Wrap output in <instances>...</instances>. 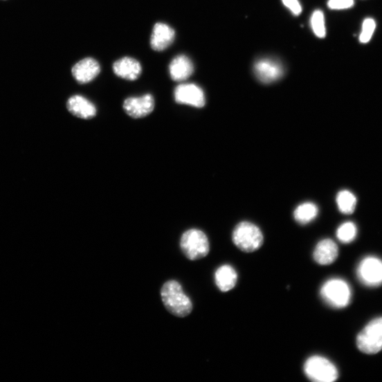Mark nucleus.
<instances>
[{
    "mask_svg": "<svg viewBox=\"0 0 382 382\" xmlns=\"http://www.w3.org/2000/svg\"><path fill=\"white\" fill-rule=\"evenodd\" d=\"M164 306L172 315L183 318L193 311V303L184 293L181 284L174 280L164 284L161 289Z\"/></svg>",
    "mask_w": 382,
    "mask_h": 382,
    "instance_id": "obj_1",
    "label": "nucleus"
},
{
    "mask_svg": "<svg viewBox=\"0 0 382 382\" xmlns=\"http://www.w3.org/2000/svg\"><path fill=\"white\" fill-rule=\"evenodd\" d=\"M180 246L185 257L190 261L203 259L210 252L208 237L203 231L197 229L185 232L181 237Z\"/></svg>",
    "mask_w": 382,
    "mask_h": 382,
    "instance_id": "obj_2",
    "label": "nucleus"
},
{
    "mask_svg": "<svg viewBox=\"0 0 382 382\" xmlns=\"http://www.w3.org/2000/svg\"><path fill=\"white\" fill-rule=\"evenodd\" d=\"M233 239L236 246L246 253L259 250L264 242L262 230L249 221H242L237 226Z\"/></svg>",
    "mask_w": 382,
    "mask_h": 382,
    "instance_id": "obj_3",
    "label": "nucleus"
},
{
    "mask_svg": "<svg viewBox=\"0 0 382 382\" xmlns=\"http://www.w3.org/2000/svg\"><path fill=\"white\" fill-rule=\"evenodd\" d=\"M320 294L328 305L336 309L347 307L352 300V290L349 284L340 278H332L325 282Z\"/></svg>",
    "mask_w": 382,
    "mask_h": 382,
    "instance_id": "obj_4",
    "label": "nucleus"
},
{
    "mask_svg": "<svg viewBox=\"0 0 382 382\" xmlns=\"http://www.w3.org/2000/svg\"><path fill=\"white\" fill-rule=\"evenodd\" d=\"M307 377L314 382H333L338 378V372L334 363L320 356L309 358L304 365Z\"/></svg>",
    "mask_w": 382,
    "mask_h": 382,
    "instance_id": "obj_5",
    "label": "nucleus"
},
{
    "mask_svg": "<svg viewBox=\"0 0 382 382\" xmlns=\"http://www.w3.org/2000/svg\"><path fill=\"white\" fill-rule=\"evenodd\" d=\"M357 345L363 353L376 354L382 349V317L374 318L358 334Z\"/></svg>",
    "mask_w": 382,
    "mask_h": 382,
    "instance_id": "obj_6",
    "label": "nucleus"
},
{
    "mask_svg": "<svg viewBox=\"0 0 382 382\" xmlns=\"http://www.w3.org/2000/svg\"><path fill=\"white\" fill-rule=\"evenodd\" d=\"M174 100L179 104L202 108L206 104L203 89L195 84H181L174 90Z\"/></svg>",
    "mask_w": 382,
    "mask_h": 382,
    "instance_id": "obj_7",
    "label": "nucleus"
},
{
    "mask_svg": "<svg viewBox=\"0 0 382 382\" xmlns=\"http://www.w3.org/2000/svg\"><path fill=\"white\" fill-rule=\"evenodd\" d=\"M357 274L364 284L376 286L382 284V261L376 257H368L358 265Z\"/></svg>",
    "mask_w": 382,
    "mask_h": 382,
    "instance_id": "obj_8",
    "label": "nucleus"
},
{
    "mask_svg": "<svg viewBox=\"0 0 382 382\" xmlns=\"http://www.w3.org/2000/svg\"><path fill=\"white\" fill-rule=\"evenodd\" d=\"M123 109L126 113L134 118H141L149 115L154 109V100L149 93L140 98H130L125 100Z\"/></svg>",
    "mask_w": 382,
    "mask_h": 382,
    "instance_id": "obj_9",
    "label": "nucleus"
},
{
    "mask_svg": "<svg viewBox=\"0 0 382 382\" xmlns=\"http://www.w3.org/2000/svg\"><path fill=\"white\" fill-rule=\"evenodd\" d=\"M101 72V67L98 60L87 57L75 64L72 73L76 81L86 84L93 81Z\"/></svg>",
    "mask_w": 382,
    "mask_h": 382,
    "instance_id": "obj_10",
    "label": "nucleus"
},
{
    "mask_svg": "<svg viewBox=\"0 0 382 382\" xmlns=\"http://www.w3.org/2000/svg\"><path fill=\"white\" fill-rule=\"evenodd\" d=\"M175 30L164 23H156L152 31L150 39L152 48L155 51H163L174 42Z\"/></svg>",
    "mask_w": 382,
    "mask_h": 382,
    "instance_id": "obj_11",
    "label": "nucleus"
},
{
    "mask_svg": "<svg viewBox=\"0 0 382 382\" xmlns=\"http://www.w3.org/2000/svg\"><path fill=\"white\" fill-rule=\"evenodd\" d=\"M255 75L264 83H271L279 80L283 74L280 63L270 59H262L254 66Z\"/></svg>",
    "mask_w": 382,
    "mask_h": 382,
    "instance_id": "obj_12",
    "label": "nucleus"
},
{
    "mask_svg": "<svg viewBox=\"0 0 382 382\" xmlns=\"http://www.w3.org/2000/svg\"><path fill=\"white\" fill-rule=\"evenodd\" d=\"M113 70L118 77L129 81L138 80L142 73L140 63L131 57H124L116 61Z\"/></svg>",
    "mask_w": 382,
    "mask_h": 382,
    "instance_id": "obj_13",
    "label": "nucleus"
},
{
    "mask_svg": "<svg viewBox=\"0 0 382 382\" xmlns=\"http://www.w3.org/2000/svg\"><path fill=\"white\" fill-rule=\"evenodd\" d=\"M338 257V247L330 239L320 241L316 246L313 257L315 262L322 266H328L336 262Z\"/></svg>",
    "mask_w": 382,
    "mask_h": 382,
    "instance_id": "obj_14",
    "label": "nucleus"
},
{
    "mask_svg": "<svg viewBox=\"0 0 382 382\" xmlns=\"http://www.w3.org/2000/svg\"><path fill=\"white\" fill-rule=\"evenodd\" d=\"M194 71V64L186 55H178L170 63V73L174 82L186 80L193 75Z\"/></svg>",
    "mask_w": 382,
    "mask_h": 382,
    "instance_id": "obj_15",
    "label": "nucleus"
},
{
    "mask_svg": "<svg viewBox=\"0 0 382 382\" xmlns=\"http://www.w3.org/2000/svg\"><path fill=\"white\" fill-rule=\"evenodd\" d=\"M69 111L75 116L89 120L97 114V109L93 103L81 95H75L67 103Z\"/></svg>",
    "mask_w": 382,
    "mask_h": 382,
    "instance_id": "obj_16",
    "label": "nucleus"
},
{
    "mask_svg": "<svg viewBox=\"0 0 382 382\" xmlns=\"http://www.w3.org/2000/svg\"><path fill=\"white\" fill-rule=\"evenodd\" d=\"M215 283L219 290L223 293L232 291L237 284L238 275L230 265H223L215 273Z\"/></svg>",
    "mask_w": 382,
    "mask_h": 382,
    "instance_id": "obj_17",
    "label": "nucleus"
},
{
    "mask_svg": "<svg viewBox=\"0 0 382 382\" xmlns=\"http://www.w3.org/2000/svg\"><path fill=\"white\" fill-rule=\"evenodd\" d=\"M318 210L313 203H304L299 206L294 212L296 221L301 225L309 224L318 215Z\"/></svg>",
    "mask_w": 382,
    "mask_h": 382,
    "instance_id": "obj_18",
    "label": "nucleus"
},
{
    "mask_svg": "<svg viewBox=\"0 0 382 382\" xmlns=\"http://www.w3.org/2000/svg\"><path fill=\"white\" fill-rule=\"evenodd\" d=\"M336 203L339 210L345 215L352 214L357 206V199L350 191L343 190L340 191L336 197Z\"/></svg>",
    "mask_w": 382,
    "mask_h": 382,
    "instance_id": "obj_19",
    "label": "nucleus"
},
{
    "mask_svg": "<svg viewBox=\"0 0 382 382\" xmlns=\"http://www.w3.org/2000/svg\"><path fill=\"white\" fill-rule=\"evenodd\" d=\"M358 230L352 221L344 222L337 230L338 239L344 244L352 242L356 238Z\"/></svg>",
    "mask_w": 382,
    "mask_h": 382,
    "instance_id": "obj_20",
    "label": "nucleus"
},
{
    "mask_svg": "<svg viewBox=\"0 0 382 382\" xmlns=\"http://www.w3.org/2000/svg\"><path fill=\"white\" fill-rule=\"evenodd\" d=\"M311 25L313 33L318 38L326 37V26L324 13L320 10L315 11L311 19Z\"/></svg>",
    "mask_w": 382,
    "mask_h": 382,
    "instance_id": "obj_21",
    "label": "nucleus"
},
{
    "mask_svg": "<svg viewBox=\"0 0 382 382\" xmlns=\"http://www.w3.org/2000/svg\"><path fill=\"white\" fill-rule=\"evenodd\" d=\"M376 24L372 19H366L363 24V30L360 36V42L363 44L368 43L375 30Z\"/></svg>",
    "mask_w": 382,
    "mask_h": 382,
    "instance_id": "obj_22",
    "label": "nucleus"
},
{
    "mask_svg": "<svg viewBox=\"0 0 382 382\" xmlns=\"http://www.w3.org/2000/svg\"><path fill=\"white\" fill-rule=\"evenodd\" d=\"M354 0H329L328 6L331 10H340L352 8Z\"/></svg>",
    "mask_w": 382,
    "mask_h": 382,
    "instance_id": "obj_23",
    "label": "nucleus"
},
{
    "mask_svg": "<svg viewBox=\"0 0 382 382\" xmlns=\"http://www.w3.org/2000/svg\"><path fill=\"white\" fill-rule=\"evenodd\" d=\"M284 6L290 9L295 15H299L302 12V7L298 0H282Z\"/></svg>",
    "mask_w": 382,
    "mask_h": 382,
    "instance_id": "obj_24",
    "label": "nucleus"
}]
</instances>
